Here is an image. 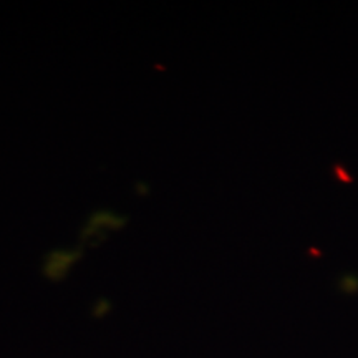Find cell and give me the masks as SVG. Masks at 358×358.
Instances as JSON below:
<instances>
[]
</instances>
